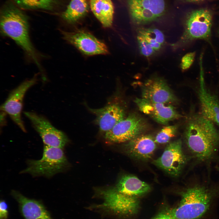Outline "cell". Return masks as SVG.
<instances>
[{"instance_id": "1", "label": "cell", "mask_w": 219, "mask_h": 219, "mask_svg": "<svg viewBox=\"0 0 219 219\" xmlns=\"http://www.w3.org/2000/svg\"><path fill=\"white\" fill-rule=\"evenodd\" d=\"M186 144L192 155L200 162H207L219 147V130L214 123L200 113L192 114L185 130Z\"/></svg>"}, {"instance_id": "2", "label": "cell", "mask_w": 219, "mask_h": 219, "mask_svg": "<svg viewBox=\"0 0 219 219\" xmlns=\"http://www.w3.org/2000/svg\"><path fill=\"white\" fill-rule=\"evenodd\" d=\"M29 29L27 18L19 9L9 6L2 11L0 16L1 34L14 40L42 72L40 56L31 42Z\"/></svg>"}, {"instance_id": "3", "label": "cell", "mask_w": 219, "mask_h": 219, "mask_svg": "<svg viewBox=\"0 0 219 219\" xmlns=\"http://www.w3.org/2000/svg\"><path fill=\"white\" fill-rule=\"evenodd\" d=\"M214 190L205 185H193L182 193L178 206L167 212L178 219H199L208 209Z\"/></svg>"}, {"instance_id": "4", "label": "cell", "mask_w": 219, "mask_h": 219, "mask_svg": "<svg viewBox=\"0 0 219 219\" xmlns=\"http://www.w3.org/2000/svg\"><path fill=\"white\" fill-rule=\"evenodd\" d=\"M212 20V12L207 9H197L189 13L185 19L182 35L172 46L177 49L197 40L209 41L211 36Z\"/></svg>"}, {"instance_id": "5", "label": "cell", "mask_w": 219, "mask_h": 219, "mask_svg": "<svg viewBox=\"0 0 219 219\" xmlns=\"http://www.w3.org/2000/svg\"><path fill=\"white\" fill-rule=\"evenodd\" d=\"M99 193L103 202L91 205L88 209L106 216L114 219L131 214L136 212L138 207V201L136 197L123 194L115 188L102 190Z\"/></svg>"}, {"instance_id": "6", "label": "cell", "mask_w": 219, "mask_h": 219, "mask_svg": "<svg viewBox=\"0 0 219 219\" xmlns=\"http://www.w3.org/2000/svg\"><path fill=\"white\" fill-rule=\"evenodd\" d=\"M68 165L62 148L44 145L42 158L38 160L28 161L27 167L21 173L33 176L50 177L62 171Z\"/></svg>"}, {"instance_id": "7", "label": "cell", "mask_w": 219, "mask_h": 219, "mask_svg": "<svg viewBox=\"0 0 219 219\" xmlns=\"http://www.w3.org/2000/svg\"><path fill=\"white\" fill-rule=\"evenodd\" d=\"M132 22L137 25L153 22L165 14L164 0H126Z\"/></svg>"}, {"instance_id": "8", "label": "cell", "mask_w": 219, "mask_h": 219, "mask_svg": "<svg viewBox=\"0 0 219 219\" xmlns=\"http://www.w3.org/2000/svg\"><path fill=\"white\" fill-rule=\"evenodd\" d=\"M148 127L147 122L143 118L132 113L105 133V137L108 141L114 143L129 141L140 135Z\"/></svg>"}, {"instance_id": "9", "label": "cell", "mask_w": 219, "mask_h": 219, "mask_svg": "<svg viewBox=\"0 0 219 219\" xmlns=\"http://www.w3.org/2000/svg\"><path fill=\"white\" fill-rule=\"evenodd\" d=\"M63 39L87 56L109 53L106 45L90 33L82 29L73 32L61 30Z\"/></svg>"}, {"instance_id": "10", "label": "cell", "mask_w": 219, "mask_h": 219, "mask_svg": "<svg viewBox=\"0 0 219 219\" xmlns=\"http://www.w3.org/2000/svg\"><path fill=\"white\" fill-rule=\"evenodd\" d=\"M24 114L41 137L44 145L62 148L67 143L68 139L65 134L45 117L33 112H25Z\"/></svg>"}, {"instance_id": "11", "label": "cell", "mask_w": 219, "mask_h": 219, "mask_svg": "<svg viewBox=\"0 0 219 219\" xmlns=\"http://www.w3.org/2000/svg\"><path fill=\"white\" fill-rule=\"evenodd\" d=\"M182 144L180 139L169 143L161 156L155 160L153 163L172 176L179 175L187 161Z\"/></svg>"}, {"instance_id": "12", "label": "cell", "mask_w": 219, "mask_h": 219, "mask_svg": "<svg viewBox=\"0 0 219 219\" xmlns=\"http://www.w3.org/2000/svg\"><path fill=\"white\" fill-rule=\"evenodd\" d=\"M37 81L36 75L23 82L10 92L6 100L1 106V110L8 114L24 132H26V130L21 118L23 101L26 92L35 84Z\"/></svg>"}, {"instance_id": "13", "label": "cell", "mask_w": 219, "mask_h": 219, "mask_svg": "<svg viewBox=\"0 0 219 219\" xmlns=\"http://www.w3.org/2000/svg\"><path fill=\"white\" fill-rule=\"evenodd\" d=\"M141 92L142 98L151 102L171 104L178 100L165 80L156 75L145 81Z\"/></svg>"}, {"instance_id": "14", "label": "cell", "mask_w": 219, "mask_h": 219, "mask_svg": "<svg viewBox=\"0 0 219 219\" xmlns=\"http://www.w3.org/2000/svg\"><path fill=\"white\" fill-rule=\"evenodd\" d=\"M134 102L141 111L162 124H167L182 116L171 104L151 102L142 98H136Z\"/></svg>"}, {"instance_id": "15", "label": "cell", "mask_w": 219, "mask_h": 219, "mask_svg": "<svg viewBox=\"0 0 219 219\" xmlns=\"http://www.w3.org/2000/svg\"><path fill=\"white\" fill-rule=\"evenodd\" d=\"M203 55L200 57L199 87L198 92L200 113L204 116L219 125V100L206 87L203 67Z\"/></svg>"}, {"instance_id": "16", "label": "cell", "mask_w": 219, "mask_h": 219, "mask_svg": "<svg viewBox=\"0 0 219 219\" xmlns=\"http://www.w3.org/2000/svg\"><path fill=\"white\" fill-rule=\"evenodd\" d=\"M137 40L140 54L146 57L153 55L162 48L165 42L163 32L155 28H140Z\"/></svg>"}, {"instance_id": "17", "label": "cell", "mask_w": 219, "mask_h": 219, "mask_svg": "<svg viewBox=\"0 0 219 219\" xmlns=\"http://www.w3.org/2000/svg\"><path fill=\"white\" fill-rule=\"evenodd\" d=\"M89 109L96 116V122L100 131L105 133L124 118L123 109L117 103H111L99 109L89 108Z\"/></svg>"}, {"instance_id": "18", "label": "cell", "mask_w": 219, "mask_h": 219, "mask_svg": "<svg viewBox=\"0 0 219 219\" xmlns=\"http://www.w3.org/2000/svg\"><path fill=\"white\" fill-rule=\"evenodd\" d=\"M11 193L18 202L25 219H52L41 202L29 199L16 190H12Z\"/></svg>"}, {"instance_id": "19", "label": "cell", "mask_w": 219, "mask_h": 219, "mask_svg": "<svg viewBox=\"0 0 219 219\" xmlns=\"http://www.w3.org/2000/svg\"><path fill=\"white\" fill-rule=\"evenodd\" d=\"M156 142L148 135H140L129 141L125 145L127 153L134 158L147 160L152 156L156 148Z\"/></svg>"}, {"instance_id": "20", "label": "cell", "mask_w": 219, "mask_h": 219, "mask_svg": "<svg viewBox=\"0 0 219 219\" xmlns=\"http://www.w3.org/2000/svg\"><path fill=\"white\" fill-rule=\"evenodd\" d=\"M115 188L123 194L136 197L148 192L151 187L135 176L126 175L120 178Z\"/></svg>"}, {"instance_id": "21", "label": "cell", "mask_w": 219, "mask_h": 219, "mask_svg": "<svg viewBox=\"0 0 219 219\" xmlns=\"http://www.w3.org/2000/svg\"><path fill=\"white\" fill-rule=\"evenodd\" d=\"M91 10L105 28L111 26L113 20L114 7L111 0H90Z\"/></svg>"}, {"instance_id": "22", "label": "cell", "mask_w": 219, "mask_h": 219, "mask_svg": "<svg viewBox=\"0 0 219 219\" xmlns=\"http://www.w3.org/2000/svg\"><path fill=\"white\" fill-rule=\"evenodd\" d=\"M88 8L86 0H71L62 18L69 23H74L87 13Z\"/></svg>"}, {"instance_id": "23", "label": "cell", "mask_w": 219, "mask_h": 219, "mask_svg": "<svg viewBox=\"0 0 219 219\" xmlns=\"http://www.w3.org/2000/svg\"><path fill=\"white\" fill-rule=\"evenodd\" d=\"M20 7L26 9H43L51 10L54 0H14Z\"/></svg>"}, {"instance_id": "24", "label": "cell", "mask_w": 219, "mask_h": 219, "mask_svg": "<svg viewBox=\"0 0 219 219\" xmlns=\"http://www.w3.org/2000/svg\"><path fill=\"white\" fill-rule=\"evenodd\" d=\"M177 126L176 125L164 127L157 134L155 141L156 143L165 144L169 142L176 133Z\"/></svg>"}, {"instance_id": "25", "label": "cell", "mask_w": 219, "mask_h": 219, "mask_svg": "<svg viewBox=\"0 0 219 219\" xmlns=\"http://www.w3.org/2000/svg\"><path fill=\"white\" fill-rule=\"evenodd\" d=\"M195 52H190L186 54L181 59L180 67L182 71L188 69L193 63L195 57Z\"/></svg>"}, {"instance_id": "26", "label": "cell", "mask_w": 219, "mask_h": 219, "mask_svg": "<svg viewBox=\"0 0 219 219\" xmlns=\"http://www.w3.org/2000/svg\"><path fill=\"white\" fill-rule=\"evenodd\" d=\"M8 205L5 201L1 200L0 203V219H7L8 216Z\"/></svg>"}, {"instance_id": "27", "label": "cell", "mask_w": 219, "mask_h": 219, "mask_svg": "<svg viewBox=\"0 0 219 219\" xmlns=\"http://www.w3.org/2000/svg\"><path fill=\"white\" fill-rule=\"evenodd\" d=\"M153 219H178L170 214L167 212L161 213L155 217Z\"/></svg>"}, {"instance_id": "28", "label": "cell", "mask_w": 219, "mask_h": 219, "mask_svg": "<svg viewBox=\"0 0 219 219\" xmlns=\"http://www.w3.org/2000/svg\"><path fill=\"white\" fill-rule=\"evenodd\" d=\"M186 2H202L205 0H181Z\"/></svg>"}]
</instances>
